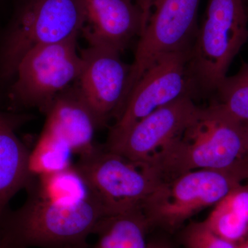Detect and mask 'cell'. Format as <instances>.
Masks as SVG:
<instances>
[{"label":"cell","instance_id":"1","mask_svg":"<svg viewBox=\"0 0 248 248\" xmlns=\"http://www.w3.org/2000/svg\"><path fill=\"white\" fill-rule=\"evenodd\" d=\"M245 155V125L215 103L199 108L186 128L143 166L161 182L203 169L235 171L248 179Z\"/></svg>","mask_w":248,"mask_h":248},{"label":"cell","instance_id":"2","mask_svg":"<svg viewBox=\"0 0 248 248\" xmlns=\"http://www.w3.org/2000/svg\"><path fill=\"white\" fill-rule=\"evenodd\" d=\"M28 193L21 208L7 210L0 218L1 248H89L90 235L95 234L103 220L110 217L90 192L74 203Z\"/></svg>","mask_w":248,"mask_h":248},{"label":"cell","instance_id":"3","mask_svg":"<svg viewBox=\"0 0 248 248\" xmlns=\"http://www.w3.org/2000/svg\"><path fill=\"white\" fill-rule=\"evenodd\" d=\"M83 24L79 0H16L0 42V79H14L27 53L78 36Z\"/></svg>","mask_w":248,"mask_h":248},{"label":"cell","instance_id":"4","mask_svg":"<svg viewBox=\"0 0 248 248\" xmlns=\"http://www.w3.org/2000/svg\"><path fill=\"white\" fill-rule=\"evenodd\" d=\"M248 40L246 0H208L189 61L195 89L215 92Z\"/></svg>","mask_w":248,"mask_h":248},{"label":"cell","instance_id":"5","mask_svg":"<svg viewBox=\"0 0 248 248\" xmlns=\"http://www.w3.org/2000/svg\"><path fill=\"white\" fill-rule=\"evenodd\" d=\"M246 179L235 171H190L160 183L141 210L150 227L174 231L202 210L215 206Z\"/></svg>","mask_w":248,"mask_h":248},{"label":"cell","instance_id":"6","mask_svg":"<svg viewBox=\"0 0 248 248\" xmlns=\"http://www.w3.org/2000/svg\"><path fill=\"white\" fill-rule=\"evenodd\" d=\"M78 37L42 46L24 57L9 93L13 107L46 112L55 98L79 79L84 62L77 50Z\"/></svg>","mask_w":248,"mask_h":248},{"label":"cell","instance_id":"7","mask_svg":"<svg viewBox=\"0 0 248 248\" xmlns=\"http://www.w3.org/2000/svg\"><path fill=\"white\" fill-rule=\"evenodd\" d=\"M87 187L109 216L141 209L161 181L148 168L98 146L75 165Z\"/></svg>","mask_w":248,"mask_h":248},{"label":"cell","instance_id":"8","mask_svg":"<svg viewBox=\"0 0 248 248\" xmlns=\"http://www.w3.org/2000/svg\"><path fill=\"white\" fill-rule=\"evenodd\" d=\"M201 0H153L146 27L139 37L124 104L138 80L158 59L191 50L199 30Z\"/></svg>","mask_w":248,"mask_h":248},{"label":"cell","instance_id":"9","mask_svg":"<svg viewBox=\"0 0 248 248\" xmlns=\"http://www.w3.org/2000/svg\"><path fill=\"white\" fill-rule=\"evenodd\" d=\"M190 51L164 55L144 72L111 128L107 143L120 138L134 124L158 109L191 96L196 89L189 69Z\"/></svg>","mask_w":248,"mask_h":248},{"label":"cell","instance_id":"10","mask_svg":"<svg viewBox=\"0 0 248 248\" xmlns=\"http://www.w3.org/2000/svg\"><path fill=\"white\" fill-rule=\"evenodd\" d=\"M82 71L77 89L99 127L111 116L120 115L131 65L121 58V52L103 46L89 45L81 50Z\"/></svg>","mask_w":248,"mask_h":248},{"label":"cell","instance_id":"11","mask_svg":"<svg viewBox=\"0 0 248 248\" xmlns=\"http://www.w3.org/2000/svg\"><path fill=\"white\" fill-rule=\"evenodd\" d=\"M199 108L191 96L181 98L142 119L104 147L143 166L186 128Z\"/></svg>","mask_w":248,"mask_h":248},{"label":"cell","instance_id":"12","mask_svg":"<svg viewBox=\"0 0 248 248\" xmlns=\"http://www.w3.org/2000/svg\"><path fill=\"white\" fill-rule=\"evenodd\" d=\"M84 24L81 32L89 45L122 53L146 27L143 12L133 0H79Z\"/></svg>","mask_w":248,"mask_h":248},{"label":"cell","instance_id":"13","mask_svg":"<svg viewBox=\"0 0 248 248\" xmlns=\"http://www.w3.org/2000/svg\"><path fill=\"white\" fill-rule=\"evenodd\" d=\"M46 113L44 130L65 142L73 153L81 156L97 146L94 136L99 125L77 88L60 93Z\"/></svg>","mask_w":248,"mask_h":248},{"label":"cell","instance_id":"14","mask_svg":"<svg viewBox=\"0 0 248 248\" xmlns=\"http://www.w3.org/2000/svg\"><path fill=\"white\" fill-rule=\"evenodd\" d=\"M23 121L22 116L0 110V218L11 199L32 180L29 169L30 150L16 133Z\"/></svg>","mask_w":248,"mask_h":248},{"label":"cell","instance_id":"15","mask_svg":"<svg viewBox=\"0 0 248 248\" xmlns=\"http://www.w3.org/2000/svg\"><path fill=\"white\" fill-rule=\"evenodd\" d=\"M222 239L238 244L248 238V184H240L213 207L203 221Z\"/></svg>","mask_w":248,"mask_h":248},{"label":"cell","instance_id":"16","mask_svg":"<svg viewBox=\"0 0 248 248\" xmlns=\"http://www.w3.org/2000/svg\"><path fill=\"white\" fill-rule=\"evenodd\" d=\"M149 228L141 209L108 217L96 231L98 239L93 248H148Z\"/></svg>","mask_w":248,"mask_h":248},{"label":"cell","instance_id":"17","mask_svg":"<svg viewBox=\"0 0 248 248\" xmlns=\"http://www.w3.org/2000/svg\"><path fill=\"white\" fill-rule=\"evenodd\" d=\"M27 190L43 198L61 203L79 202L89 193L75 166L33 178Z\"/></svg>","mask_w":248,"mask_h":248},{"label":"cell","instance_id":"18","mask_svg":"<svg viewBox=\"0 0 248 248\" xmlns=\"http://www.w3.org/2000/svg\"><path fill=\"white\" fill-rule=\"evenodd\" d=\"M73 152L53 134L43 130L42 136L29 157V172L32 179L39 176L60 172L71 165Z\"/></svg>","mask_w":248,"mask_h":248},{"label":"cell","instance_id":"19","mask_svg":"<svg viewBox=\"0 0 248 248\" xmlns=\"http://www.w3.org/2000/svg\"><path fill=\"white\" fill-rule=\"evenodd\" d=\"M220 106L235 120L244 125L248 124V63L242 62L239 71L227 76L217 88Z\"/></svg>","mask_w":248,"mask_h":248},{"label":"cell","instance_id":"20","mask_svg":"<svg viewBox=\"0 0 248 248\" xmlns=\"http://www.w3.org/2000/svg\"><path fill=\"white\" fill-rule=\"evenodd\" d=\"M182 243L186 248H236V245L222 239L205 222H192L183 231Z\"/></svg>","mask_w":248,"mask_h":248},{"label":"cell","instance_id":"21","mask_svg":"<svg viewBox=\"0 0 248 248\" xmlns=\"http://www.w3.org/2000/svg\"><path fill=\"white\" fill-rule=\"evenodd\" d=\"M133 1L135 4L138 5L139 7L140 8V9L141 10L142 12H143V16H144L145 22H146V25L147 22H148V17H149L150 13H151V9L153 0H133Z\"/></svg>","mask_w":248,"mask_h":248},{"label":"cell","instance_id":"22","mask_svg":"<svg viewBox=\"0 0 248 248\" xmlns=\"http://www.w3.org/2000/svg\"><path fill=\"white\" fill-rule=\"evenodd\" d=\"M245 133H246V155H245V164L248 169V124L245 125Z\"/></svg>","mask_w":248,"mask_h":248},{"label":"cell","instance_id":"23","mask_svg":"<svg viewBox=\"0 0 248 248\" xmlns=\"http://www.w3.org/2000/svg\"><path fill=\"white\" fill-rule=\"evenodd\" d=\"M148 248H172L169 245L161 242L148 243Z\"/></svg>","mask_w":248,"mask_h":248},{"label":"cell","instance_id":"24","mask_svg":"<svg viewBox=\"0 0 248 248\" xmlns=\"http://www.w3.org/2000/svg\"><path fill=\"white\" fill-rule=\"evenodd\" d=\"M236 248H248V238L236 245Z\"/></svg>","mask_w":248,"mask_h":248},{"label":"cell","instance_id":"25","mask_svg":"<svg viewBox=\"0 0 248 248\" xmlns=\"http://www.w3.org/2000/svg\"><path fill=\"white\" fill-rule=\"evenodd\" d=\"M247 11H248V7H247Z\"/></svg>","mask_w":248,"mask_h":248},{"label":"cell","instance_id":"26","mask_svg":"<svg viewBox=\"0 0 248 248\" xmlns=\"http://www.w3.org/2000/svg\"><path fill=\"white\" fill-rule=\"evenodd\" d=\"M0 248H1V244H0Z\"/></svg>","mask_w":248,"mask_h":248},{"label":"cell","instance_id":"27","mask_svg":"<svg viewBox=\"0 0 248 248\" xmlns=\"http://www.w3.org/2000/svg\"></svg>","mask_w":248,"mask_h":248},{"label":"cell","instance_id":"28","mask_svg":"<svg viewBox=\"0 0 248 248\" xmlns=\"http://www.w3.org/2000/svg\"><path fill=\"white\" fill-rule=\"evenodd\" d=\"M247 1V0H246V1Z\"/></svg>","mask_w":248,"mask_h":248}]
</instances>
